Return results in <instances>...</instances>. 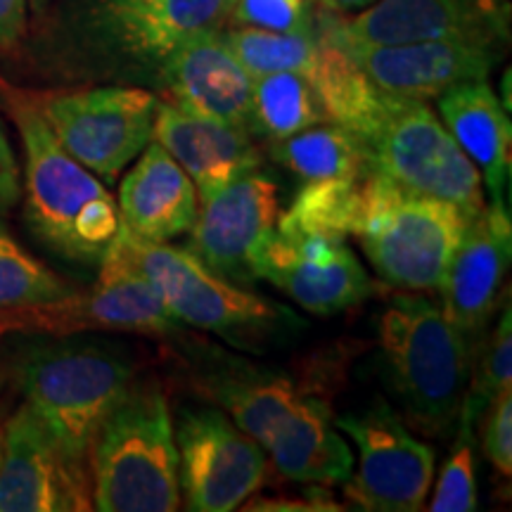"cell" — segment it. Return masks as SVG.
<instances>
[{
    "instance_id": "35",
    "label": "cell",
    "mask_w": 512,
    "mask_h": 512,
    "mask_svg": "<svg viewBox=\"0 0 512 512\" xmlns=\"http://www.w3.org/2000/svg\"><path fill=\"white\" fill-rule=\"evenodd\" d=\"M22 195V183H19V166L12 152L10 140L0 126V214L8 211Z\"/></svg>"
},
{
    "instance_id": "29",
    "label": "cell",
    "mask_w": 512,
    "mask_h": 512,
    "mask_svg": "<svg viewBox=\"0 0 512 512\" xmlns=\"http://www.w3.org/2000/svg\"><path fill=\"white\" fill-rule=\"evenodd\" d=\"M228 48L252 74V79L275 72L309 76L318 57L320 38L316 34H273V31L233 27L223 31Z\"/></svg>"
},
{
    "instance_id": "8",
    "label": "cell",
    "mask_w": 512,
    "mask_h": 512,
    "mask_svg": "<svg viewBox=\"0 0 512 512\" xmlns=\"http://www.w3.org/2000/svg\"><path fill=\"white\" fill-rule=\"evenodd\" d=\"M157 98L136 86H100L36 100L57 143L91 174L114 183L155 133Z\"/></svg>"
},
{
    "instance_id": "4",
    "label": "cell",
    "mask_w": 512,
    "mask_h": 512,
    "mask_svg": "<svg viewBox=\"0 0 512 512\" xmlns=\"http://www.w3.org/2000/svg\"><path fill=\"white\" fill-rule=\"evenodd\" d=\"M112 242L155 287L169 316L185 325L214 332L240 347H261L304 325L287 306L242 290L204 266L188 249L138 238L124 221Z\"/></svg>"
},
{
    "instance_id": "17",
    "label": "cell",
    "mask_w": 512,
    "mask_h": 512,
    "mask_svg": "<svg viewBox=\"0 0 512 512\" xmlns=\"http://www.w3.org/2000/svg\"><path fill=\"white\" fill-rule=\"evenodd\" d=\"M200 204L185 249L223 278L252 283L256 249L278 223V185L252 171Z\"/></svg>"
},
{
    "instance_id": "20",
    "label": "cell",
    "mask_w": 512,
    "mask_h": 512,
    "mask_svg": "<svg viewBox=\"0 0 512 512\" xmlns=\"http://www.w3.org/2000/svg\"><path fill=\"white\" fill-rule=\"evenodd\" d=\"M152 140L164 147L207 202L238 178L259 169L261 155L247 128L221 124L157 102Z\"/></svg>"
},
{
    "instance_id": "16",
    "label": "cell",
    "mask_w": 512,
    "mask_h": 512,
    "mask_svg": "<svg viewBox=\"0 0 512 512\" xmlns=\"http://www.w3.org/2000/svg\"><path fill=\"white\" fill-rule=\"evenodd\" d=\"M332 43V41H330ZM496 38H446L406 46H337L384 93L427 100L448 88L486 81L501 60Z\"/></svg>"
},
{
    "instance_id": "2",
    "label": "cell",
    "mask_w": 512,
    "mask_h": 512,
    "mask_svg": "<svg viewBox=\"0 0 512 512\" xmlns=\"http://www.w3.org/2000/svg\"><path fill=\"white\" fill-rule=\"evenodd\" d=\"M380 349L396 396L420 432L456 427L472 377V349L425 297L392 299L380 318Z\"/></svg>"
},
{
    "instance_id": "5",
    "label": "cell",
    "mask_w": 512,
    "mask_h": 512,
    "mask_svg": "<svg viewBox=\"0 0 512 512\" xmlns=\"http://www.w3.org/2000/svg\"><path fill=\"white\" fill-rule=\"evenodd\" d=\"M17 375L36 418L83 460L102 422L133 387L128 358L98 342L41 344L24 354Z\"/></svg>"
},
{
    "instance_id": "25",
    "label": "cell",
    "mask_w": 512,
    "mask_h": 512,
    "mask_svg": "<svg viewBox=\"0 0 512 512\" xmlns=\"http://www.w3.org/2000/svg\"><path fill=\"white\" fill-rule=\"evenodd\" d=\"M271 157L294 176L313 181H344L370 169L368 150L363 140L349 128L323 121L290 138L275 140Z\"/></svg>"
},
{
    "instance_id": "9",
    "label": "cell",
    "mask_w": 512,
    "mask_h": 512,
    "mask_svg": "<svg viewBox=\"0 0 512 512\" xmlns=\"http://www.w3.org/2000/svg\"><path fill=\"white\" fill-rule=\"evenodd\" d=\"M98 266V283L86 294L74 292L57 302L0 311V335L8 330L46 335H74L88 330L169 335L176 330V320L169 316L155 287L114 242L105 249Z\"/></svg>"
},
{
    "instance_id": "24",
    "label": "cell",
    "mask_w": 512,
    "mask_h": 512,
    "mask_svg": "<svg viewBox=\"0 0 512 512\" xmlns=\"http://www.w3.org/2000/svg\"><path fill=\"white\" fill-rule=\"evenodd\" d=\"M377 174L368 169L366 174L344 181H313L294 197L292 207L280 216L275 230L290 238H318L347 240L361 228L366 211L373 202Z\"/></svg>"
},
{
    "instance_id": "7",
    "label": "cell",
    "mask_w": 512,
    "mask_h": 512,
    "mask_svg": "<svg viewBox=\"0 0 512 512\" xmlns=\"http://www.w3.org/2000/svg\"><path fill=\"white\" fill-rule=\"evenodd\" d=\"M470 219L458 207L408 195L377 176L356 238L384 283L408 292L439 290Z\"/></svg>"
},
{
    "instance_id": "30",
    "label": "cell",
    "mask_w": 512,
    "mask_h": 512,
    "mask_svg": "<svg viewBox=\"0 0 512 512\" xmlns=\"http://www.w3.org/2000/svg\"><path fill=\"white\" fill-rule=\"evenodd\" d=\"M74 287L31 256L0 223V311L57 302Z\"/></svg>"
},
{
    "instance_id": "12",
    "label": "cell",
    "mask_w": 512,
    "mask_h": 512,
    "mask_svg": "<svg viewBox=\"0 0 512 512\" xmlns=\"http://www.w3.org/2000/svg\"><path fill=\"white\" fill-rule=\"evenodd\" d=\"M337 427L358 448L356 472L347 479V496L356 508L373 512H418L434 484V451L403 427L387 403L344 415Z\"/></svg>"
},
{
    "instance_id": "15",
    "label": "cell",
    "mask_w": 512,
    "mask_h": 512,
    "mask_svg": "<svg viewBox=\"0 0 512 512\" xmlns=\"http://www.w3.org/2000/svg\"><path fill=\"white\" fill-rule=\"evenodd\" d=\"M252 275L283 290L287 297L316 316H335L368 297V271L347 240L290 238L273 230L252 259Z\"/></svg>"
},
{
    "instance_id": "28",
    "label": "cell",
    "mask_w": 512,
    "mask_h": 512,
    "mask_svg": "<svg viewBox=\"0 0 512 512\" xmlns=\"http://www.w3.org/2000/svg\"><path fill=\"white\" fill-rule=\"evenodd\" d=\"M214 396L235 425L266 451L273 432L299 399L294 384L275 375H242L219 380Z\"/></svg>"
},
{
    "instance_id": "13",
    "label": "cell",
    "mask_w": 512,
    "mask_h": 512,
    "mask_svg": "<svg viewBox=\"0 0 512 512\" xmlns=\"http://www.w3.org/2000/svg\"><path fill=\"white\" fill-rule=\"evenodd\" d=\"M93 510L86 460L69 453L24 403L5 425L0 512Z\"/></svg>"
},
{
    "instance_id": "39",
    "label": "cell",
    "mask_w": 512,
    "mask_h": 512,
    "mask_svg": "<svg viewBox=\"0 0 512 512\" xmlns=\"http://www.w3.org/2000/svg\"><path fill=\"white\" fill-rule=\"evenodd\" d=\"M3 434H5V427H0V460H3Z\"/></svg>"
},
{
    "instance_id": "38",
    "label": "cell",
    "mask_w": 512,
    "mask_h": 512,
    "mask_svg": "<svg viewBox=\"0 0 512 512\" xmlns=\"http://www.w3.org/2000/svg\"><path fill=\"white\" fill-rule=\"evenodd\" d=\"M31 8H34V12H43V8L48 5V0H29Z\"/></svg>"
},
{
    "instance_id": "40",
    "label": "cell",
    "mask_w": 512,
    "mask_h": 512,
    "mask_svg": "<svg viewBox=\"0 0 512 512\" xmlns=\"http://www.w3.org/2000/svg\"><path fill=\"white\" fill-rule=\"evenodd\" d=\"M88 3H110V0H79V5H88Z\"/></svg>"
},
{
    "instance_id": "21",
    "label": "cell",
    "mask_w": 512,
    "mask_h": 512,
    "mask_svg": "<svg viewBox=\"0 0 512 512\" xmlns=\"http://www.w3.org/2000/svg\"><path fill=\"white\" fill-rule=\"evenodd\" d=\"M138 157L119 188L117 207L124 226L150 242H169L188 233L200 211L188 174L155 140Z\"/></svg>"
},
{
    "instance_id": "26",
    "label": "cell",
    "mask_w": 512,
    "mask_h": 512,
    "mask_svg": "<svg viewBox=\"0 0 512 512\" xmlns=\"http://www.w3.org/2000/svg\"><path fill=\"white\" fill-rule=\"evenodd\" d=\"M318 38L316 64L306 79L316 91L328 121L363 136L380 110L384 91L356 67V62L342 48H337L325 36L318 34Z\"/></svg>"
},
{
    "instance_id": "19",
    "label": "cell",
    "mask_w": 512,
    "mask_h": 512,
    "mask_svg": "<svg viewBox=\"0 0 512 512\" xmlns=\"http://www.w3.org/2000/svg\"><path fill=\"white\" fill-rule=\"evenodd\" d=\"M512 259L510 211L486 204L453 254L444 283V316L465 339H475L501 304V292Z\"/></svg>"
},
{
    "instance_id": "34",
    "label": "cell",
    "mask_w": 512,
    "mask_h": 512,
    "mask_svg": "<svg viewBox=\"0 0 512 512\" xmlns=\"http://www.w3.org/2000/svg\"><path fill=\"white\" fill-rule=\"evenodd\" d=\"M482 451L489 463L510 477L512 472V389H505L482 413Z\"/></svg>"
},
{
    "instance_id": "22",
    "label": "cell",
    "mask_w": 512,
    "mask_h": 512,
    "mask_svg": "<svg viewBox=\"0 0 512 512\" xmlns=\"http://www.w3.org/2000/svg\"><path fill=\"white\" fill-rule=\"evenodd\" d=\"M437 110L460 150L477 166L489 204L508 209L512 126L503 102L486 81H470L437 95Z\"/></svg>"
},
{
    "instance_id": "14",
    "label": "cell",
    "mask_w": 512,
    "mask_h": 512,
    "mask_svg": "<svg viewBox=\"0 0 512 512\" xmlns=\"http://www.w3.org/2000/svg\"><path fill=\"white\" fill-rule=\"evenodd\" d=\"M335 46H406L446 38H496L505 22L496 0H375L368 8L325 17L318 29Z\"/></svg>"
},
{
    "instance_id": "36",
    "label": "cell",
    "mask_w": 512,
    "mask_h": 512,
    "mask_svg": "<svg viewBox=\"0 0 512 512\" xmlns=\"http://www.w3.org/2000/svg\"><path fill=\"white\" fill-rule=\"evenodd\" d=\"M27 29V0H0V46H15Z\"/></svg>"
},
{
    "instance_id": "23",
    "label": "cell",
    "mask_w": 512,
    "mask_h": 512,
    "mask_svg": "<svg viewBox=\"0 0 512 512\" xmlns=\"http://www.w3.org/2000/svg\"><path fill=\"white\" fill-rule=\"evenodd\" d=\"M266 451L278 472L302 484H344L354 472V453L330 420L323 401L299 394L292 411L273 432Z\"/></svg>"
},
{
    "instance_id": "31",
    "label": "cell",
    "mask_w": 512,
    "mask_h": 512,
    "mask_svg": "<svg viewBox=\"0 0 512 512\" xmlns=\"http://www.w3.org/2000/svg\"><path fill=\"white\" fill-rule=\"evenodd\" d=\"M505 389H512V311L508 304L496 330L486 339L475 377L467 384L460 418H470L472 422L482 418L486 406Z\"/></svg>"
},
{
    "instance_id": "11",
    "label": "cell",
    "mask_w": 512,
    "mask_h": 512,
    "mask_svg": "<svg viewBox=\"0 0 512 512\" xmlns=\"http://www.w3.org/2000/svg\"><path fill=\"white\" fill-rule=\"evenodd\" d=\"M178 484L195 512H230L264 484L266 451L221 408H183L174 425Z\"/></svg>"
},
{
    "instance_id": "32",
    "label": "cell",
    "mask_w": 512,
    "mask_h": 512,
    "mask_svg": "<svg viewBox=\"0 0 512 512\" xmlns=\"http://www.w3.org/2000/svg\"><path fill=\"white\" fill-rule=\"evenodd\" d=\"M460 430L441 470L437 489L430 501L432 512L477 510V467H475V422L460 418Z\"/></svg>"
},
{
    "instance_id": "3",
    "label": "cell",
    "mask_w": 512,
    "mask_h": 512,
    "mask_svg": "<svg viewBox=\"0 0 512 512\" xmlns=\"http://www.w3.org/2000/svg\"><path fill=\"white\" fill-rule=\"evenodd\" d=\"M93 510L174 512L181 505L178 448L166 396L131 387L95 434Z\"/></svg>"
},
{
    "instance_id": "10",
    "label": "cell",
    "mask_w": 512,
    "mask_h": 512,
    "mask_svg": "<svg viewBox=\"0 0 512 512\" xmlns=\"http://www.w3.org/2000/svg\"><path fill=\"white\" fill-rule=\"evenodd\" d=\"M235 0H110L79 5L81 34L117 67L150 69L188 38L223 29Z\"/></svg>"
},
{
    "instance_id": "33",
    "label": "cell",
    "mask_w": 512,
    "mask_h": 512,
    "mask_svg": "<svg viewBox=\"0 0 512 512\" xmlns=\"http://www.w3.org/2000/svg\"><path fill=\"white\" fill-rule=\"evenodd\" d=\"M233 27L273 34H316L309 0H235L228 19Z\"/></svg>"
},
{
    "instance_id": "1",
    "label": "cell",
    "mask_w": 512,
    "mask_h": 512,
    "mask_svg": "<svg viewBox=\"0 0 512 512\" xmlns=\"http://www.w3.org/2000/svg\"><path fill=\"white\" fill-rule=\"evenodd\" d=\"M8 107L24 147V216L31 233L62 259L100 264L121 223L117 202L57 143L36 100L10 95Z\"/></svg>"
},
{
    "instance_id": "27",
    "label": "cell",
    "mask_w": 512,
    "mask_h": 512,
    "mask_svg": "<svg viewBox=\"0 0 512 512\" xmlns=\"http://www.w3.org/2000/svg\"><path fill=\"white\" fill-rule=\"evenodd\" d=\"M328 121L309 79L294 72L256 76L252 83V136L283 140Z\"/></svg>"
},
{
    "instance_id": "6",
    "label": "cell",
    "mask_w": 512,
    "mask_h": 512,
    "mask_svg": "<svg viewBox=\"0 0 512 512\" xmlns=\"http://www.w3.org/2000/svg\"><path fill=\"white\" fill-rule=\"evenodd\" d=\"M370 169L408 195L432 197L475 219L486 207L482 176L425 100L384 93L363 136Z\"/></svg>"
},
{
    "instance_id": "18",
    "label": "cell",
    "mask_w": 512,
    "mask_h": 512,
    "mask_svg": "<svg viewBox=\"0 0 512 512\" xmlns=\"http://www.w3.org/2000/svg\"><path fill=\"white\" fill-rule=\"evenodd\" d=\"M169 105L252 133V74L228 48L221 29L188 38L157 69Z\"/></svg>"
},
{
    "instance_id": "37",
    "label": "cell",
    "mask_w": 512,
    "mask_h": 512,
    "mask_svg": "<svg viewBox=\"0 0 512 512\" xmlns=\"http://www.w3.org/2000/svg\"><path fill=\"white\" fill-rule=\"evenodd\" d=\"M375 0H320L328 12H335V15H354V12L368 8Z\"/></svg>"
}]
</instances>
